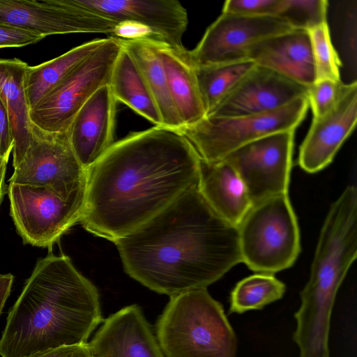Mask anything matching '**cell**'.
<instances>
[{
	"label": "cell",
	"instance_id": "6da1fadb",
	"mask_svg": "<svg viewBox=\"0 0 357 357\" xmlns=\"http://www.w3.org/2000/svg\"><path fill=\"white\" fill-rule=\"evenodd\" d=\"M201 158L178 130L155 126L117 141L87 170L79 222L112 242L198 187Z\"/></svg>",
	"mask_w": 357,
	"mask_h": 357
},
{
	"label": "cell",
	"instance_id": "7a4b0ae2",
	"mask_svg": "<svg viewBox=\"0 0 357 357\" xmlns=\"http://www.w3.org/2000/svg\"><path fill=\"white\" fill-rule=\"evenodd\" d=\"M114 243L130 277L169 297L206 289L242 262L237 227L213 211L198 187Z\"/></svg>",
	"mask_w": 357,
	"mask_h": 357
},
{
	"label": "cell",
	"instance_id": "3957f363",
	"mask_svg": "<svg viewBox=\"0 0 357 357\" xmlns=\"http://www.w3.org/2000/svg\"><path fill=\"white\" fill-rule=\"evenodd\" d=\"M96 287L68 257L40 259L9 310L0 338L1 357L87 342L102 322Z\"/></svg>",
	"mask_w": 357,
	"mask_h": 357
},
{
	"label": "cell",
	"instance_id": "277c9868",
	"mask_svg": "<svg viewBox=\"0 0 357 357\" xmlns=\"http://www.w3.org/2000/svg\"><path fill=\"white\" fill-rule=\"evenodd\" d=\"M357 257V188L348 185L331 206L310 278L300 292L292 338L301 357H328L332 310L337 291Z\"/></svg>",
	"mask_w": 357,
	"mask_h": 357
},
{
	"label": "cell",
	"instance_id": "5b68a950",
	"mask_svg": "<svg viewBox=\"0 0 357 357\" xmlns=\"http://www.w3.org/2000/svg\"><path fill=\"white\" fill-rule=\"evenodd\" d=\"M155 333L165 357H237L236 333L206 289L171 296Z\"/></svg>",
	"mask_w": 357,
	"mask_h": 357
},
{
	"label": "cell",
	"instance_id": "8992f818",
	"mask_svg": "<svg viewBox=\"0 0 357 357\" xmlns=\"http://www.w3.org/2000/svg\"><path fill=\"white\" fill-rule=\"evenodd\" d=\"M242 262L253 271L274 274L291 267L300 252V232L288 194L253 205L237 226Z\"/></svg>",
	"mask_w": 357,
	"mask_h": 357
},
{
	"label": "cell",
	"instance_id": "52a82bcc",
	"mask_svg": "<svg viewBox=\"0 0 357 357\" xmlns=\"http://www.w3.org/2000/svg\"><path fill=\"white\" fill-rule=\"evenodd\" d=\"M309 107L307 96L275 110L238 116H206L181 132L206 161L222 160L239 147L264 136L296 130Z\"/></svg>",
	"mask_w": 357,
	"mask_h": 357
},
{
	"label": "cell",
	"instance_id": "ba28073f",
	"mask_svg": "<svg viewBox=\"0 0 357 357\" xmlns=\"http://www.w3.org/2000/svg\"><path fill=\"white\" fill-rule=\"evenodd\" d=\"M121 48L118 38H107L30 110L32 125L47 133L67 132L82 106L100 88L109 84Z\"/></svg>",
	"mask_w": 357,
	"mask_h": 357
},
{
	"label": "cell",
	"instance_id": "9c48e42d",
	"mask_svg": "<svg viewBox=\"0 0 357 357\" xmlns=\"http://www.w3.org/2000/svg\"><path fill=\"white\" fill-rule=\"evenodd\" d=\"M10 215L24 243L51 247L79 222L85 195L63 199L50 188L9 183Z\"/></svg>",
	"mask_w": 357,
	"mask_h": 357
},
{
	"label": "cell",
	"instance_id": "30bf717a",
	"mask_svg": "<svg viewBox=\"0 0 357 357\" xmlns=\"http://www.w3.org/2000/svg\"><path fill=\"white\" fill-rule=\"evenodd\" d=\"M33 127L30 145L9 183L45 187L66 199L84 195L87 171L73 150L68 131L47 133Z\"/></svg>",
	"mask_w": 357,
	"mask_h": 357
},
{
	"label": "cell",
	"instance_id": "8fae6325",
	"mask_svg": "<svg viewBox=\"0 0 357 357\" xmlns=\"http://www.w3.org/2000/svg\"><path fill=\"white\" fill-rule=\"evenodd\" d=\"M295 130L275 132L234 150L225 158L241 178L252 205L288 194Z\"/></svg>",
	"mask_w": 357,
	"mask_h": 357
},
{
	"label": "cell",
	"instance_id": "7c38bea8",
	"mask_svg": "<svg viewBox=\"0 0 357 357\" xmlns=\"http://www.w3.org/2000/svg\"><path fill=\"white\" fill-rule=\"evenodd\" d=\"M292 30L277 16L222 13L207 28L197 45L188 50V56L195 67L248 61L249 49L255 43Z\"/></svg>",
	"mask_w": 357,
	"mask_h": 357
},
{
	"label": "cell",
	"instance_id": "4fadbf2b",
	"mask_svg": "<svg viewBox=\"0 0 357 357\" xmlns=\"http://www.w3.org/2000/svg\"><path fill=\"white\" fill-rule=\"evenodd\" d=\"M0 22L45 37L68 33L112 36L119 24L76 6L71 0H0Z\"/></svg>",
	"mask_w": 357,
	"mask_h": 357
},
{
	"label": "cell",
	"instance_id": "5bb4252c",
	"mask_svg": "<svg viewBox=\"0 0 357 357\" xmlns=\"http://www.w3.org/2000/svg\"><path fill=\"white\" fill-rule=\"evenodd\" d=\"M77 6L114 22L149 29L158 40L182 51L187 29L185 8L176 0H71Z\"/></svg>",
	"mask_w": 357,
	"mask_h": 357
},
{
	"label": "cell",
	"instance_id": "9a60e30c",
	"mask_svg": "<svg viewBox=\"0 0 357 357\" xmlns=\"http://www.w3.org/2000/svg\"><path fill=\"white\" fill-rule=\"evenodd\" d=\"M307 86L255 65L206 116L266 113L307 96Z\"/></svg>",
	"mask_w": 357,
	"mask_h": 357
},
{
	"label": "cell",
	"instance_id": "2e32d148",
	"mask_svg": "<svg viewBox=\"0 0 357 357\" xmlns=\"http://www.w3.org/2000/svg\"><path fill=\"white\" fill-rule=\"evenodd\" d=\"M357 121V82L349 83L337 105L325 115L313 118L299 148L298 163L307 173L324 169L354 130Z\"/></svg>",
	"mask_w": 357,
	"mask_h": 357
},
{
	"label": "cell",
	"instance_id": "e0dca14e",
	"mask_svg": "<svg viewBox=\"0 0 357 357\" xmlns=\"http://www.w3.org/2000/svg\"><path fill=\"white\" fill-rule=\"evenodd\" d=\"M89 344L93 357H165L153 327L135 304L103 319Z\"/></svg>",
	"mask_w": 357,
	"mask_h": 357
},
{
	"label": "cell",
	"instance_id": "ac0fdd59",
	"mask_svg": "<svg viewBox=\"0 0 357 357\" xmlns=\"http://www.w3.org/2000/svg\"><path fill=\"white\" fill-rule=\"evenodd\" d=\"M109 84L82 106L68 130L73 150L87 171L113 145L116 105Z\"/></svg>",
	"mask_w": 357,
	"mask_h": 357
},
{
	"label": "cell",
	"instance_id": "d6986e66",
	"mask_svg": "<svg viewBox=\"0 0 357 357\" xmlns=\"http://www.w3.org/2000/svg\"><path fill=\"white\" fill-rule=\"evenodd\" d=\"M248 59L307 87L315 82L309 33L294 29L252 45Z\"/></svg>",
	"mask_w": 357,
	"mask_h": 357
},
{
	"label": "cell",
	"instance_id": "ffe728a7",
	"mask_svg": "<svg viewBox=\"0 0 357 357\" xmlns=\"http://www.w3.org/2000/svg\"><path fill=\"white\" fill-rule=\"evenodd\" d=\"M198 189L213 211L236 227L252 206L241 178L225 159L201 158Z\"/></svg>",
	"mask_w": 357,
	"mask_h": 357
},
{
	"label": "cell",
	"instance_id": "44dd1931",
	"mask_svg": "<svg viewBox=\"0 0 357 357\" xmlns=\"http://www.w3.org/2000/svg\"><path fill=\"white\" fill-rule=\"evenodd\" d=\"M29 65L20 59H0V98L6 108L14 139L13 167L22 160L33 137L30 107L24 87Z\"/></svg>",
	"mask_w": 357,
	"mask_h": 357
},
{
	"label": "cell",
	"instance_id": "7402d4cb",
	"mask_svg": "<svg viewBox=\"0 0 357 357\" xmlns=\"http://www.w3.org/2000/svg\"><path fill=\"white\" fill-rule=\"evenodd\" d=\"M169 94L183 127L194 125L206 116L195 70L188 50H177L158 41Z\"/></svg>",
	"mask_w": 357,
	"mask_h": 357
},
{
	"label": "cell",
	"instance_id": "603a6c76",
	"mask_svg": "<svg viewBox=\"0 0 357 357\" xmlns=\"http://www.w3.org/2000/svg\"><path fill=\"white\" fill-rule=\"evenodd\" d=\"M118 39L139 70L157 107L162 126L180 130L183 124L169 94L163 63L158 47V40Z\"/></svg>",
	"mask_w": 357,
	"mask_h": 357
},
{
	"label": "cell",
	"instance_id": "cb8c5ba5",
	"mask_svg": "<svg viewBox=\"0 0 357 357\" xmlns=\"http://www.w3.org/2000/svg\"><path fill=\"white\" fill-rule=\"evenodd\" d=\"M106 38H98L35 66H28L24 79L30 110L77 65L97 50Z\"/></svg>",
	"mask_w": 357,
	"mask_h": 357
},
{
	"label": "cell",
	"instance_id": "d4e9b609",
	"mask_svg": "<svg viewBox=\"0 0 357 357\" xmlns=\"http://www.w3.org/2000/svg\"><path fill=\"white\" fill-rule=\"evenodd\" d=\"M109 86L116 102L126 105L155 126H162L157 107L139 71L123 47L114 63Z\"/></svg>",
	"mask_w": 357,
	"mask_h": 357
},
{
	"label": "cell",
	"instance_id": "484cf974",
	"mask_svg": "<svg viewBox=\"0 0 357 357\" xmlns=\"http://www.w3.org/2000/svg\"><path fill=\"white\" fill-rule=\"evenodd\" d=\"M255 65L248 60L229 64L194 66L206 116Z\"/></svg>",
	"mask_w": 357,
	"mask_h": 357
},
{
	"label": "cell",
	"instance_id": "4316f807",
	"mask_svg": "<svg viewBox=\"0 0 357 357\" xmlns=\"http://www.w3.org/2000/svg\"><path fill=\"white\" fill-rule=\"evenodd\" d=\"M285 284L273 274L260 273L239 281L230 294L229 314L261 310L282 298Z\"/></svg>",
	"mask_w": 357,
	"mask_h": 357
},
{
	"label": "cell",
	"instance_id": "83f0119b",
	"mask_svg": "<svg viewBox=\"0 0 357 357\" xmlns=\"http://www.w3.org/2000/svg\"><path fill=\"white\" fill-rule=\"evenodd\" d=\"M315 70V82L329 79L342 81L341 61L331 42L328 23L308 31Z\"/></svg>",
	"mask_w": 357,
	"mask_h": 357
},
{
	"label": "cell",
	"instance_id": "f1b7e54d",
	"mask_svg": "<svg viewBox=\"0 0 357 357\" xmlns=\"http://www.w3.org/2000/svg\"><path fill=\"white\" fill-rule=\"evenodd\" d=\"M326 0H282L277 17L294 29L310 31L327 22Z\"/></svg>",
	"mask_w": 357,
	"mask_h": 357
},
{
	"label": "cell",
	"instance_id": "f546056e",
	"mask_svg": "<svg viewBox=\"0 0 357 357\" xmlns=\"http://www.w3.org/2000/svg\"><path fill=\"white\" fill-rule=\"evenodd\" d=\"M348 85L342 81L323 79L308 86L307 98L313 118L321 117L333 110L346 92Z\"/></svg>",
	"mask_w": 357,
	"mask_h": 357
},
{
	"label": "cell",
	"instance_id": "4dcf8cb0",
	"mask_svg": "<svg viewBox=\"0 0 357 357\" xmlns=\"http://www.w3.org/2000/svg\"><path fill=\"white\" fill-rule=\"evenodd\" d=\"M282 0H227L222 13L245 16H277Z\"/></svg>",
	"mask_w": 357,
	"mask_h": 357
},
{
	"label": "cell",
	"instance_id": "1f68e13d",
	"mask_svg": "<svg viewBox=\"0 0 357 357\" xmlns=\"http://www.w3.org/2000/svg\"><path fill=\"white\" fill-rule=\"evenodd\" d=\"M45 38L36 32L0 22V48L24 47L36 43Z\"/></svg>",
	"mask_w": 357,
	"mask_h": 357
},
{
	"label": "cell",
	"instance_id": "d6a6232c",
	"mask_svg": "<svg viewBox=\"0 0 357 357\" xmlns=\"http://www.w3.org/2000/svg\"><path fill=\"white\" fill-rule=\"evenodd\" d=\"M14 146V139L9 116L0 98V157L9 158Z\"/></svg>",
	"mask_w": 357,
	"mask_h": 357
},
{
	"label": "cell",
	"instance_id": "836d02e7",
	"mask_svg": "<svg viewBox=\"0 0 357 357\" xmlns=\"http://www.w3.org/2000/svg\"><path fill=\"white\" fill-rule=\"evenodd\" d=\"M26 357H93L89 342L47 349Z\"/></svg>",
	"mask_w": 357,
	"mask_h": 357
},
{
	"label": "cell",
	"instance_id": "e575fe53",
	"mask_svg": "<svg viewBox=\"0 0 357 357\" xmlns=\"http://www.w3.org/2000/svg\"><path fill=\"white\" fill-rule=\"evenodd\" d=\"M13 279L10 273L0 275V315L10 295Z\"/></svg>",
	"mask_w": 357,
	"mask_h": 357
},
{
	"label": "cell",
	"instance_id": "d590c367",
	"mask_svg": "<svg viewBox=\"0 0 357 357\" xmlns=\"http://www.w3.org/2000/svg\"><path fill=\"white\" fill-rule=\"evenodd\" d=\"M8 159L0 157V204L5 193V176Z\"/></svg>",
	"mask_w": 357,
	"mask_h": 357
}]
</instances>
